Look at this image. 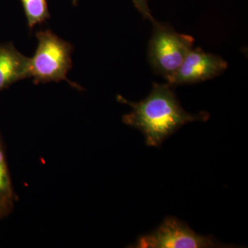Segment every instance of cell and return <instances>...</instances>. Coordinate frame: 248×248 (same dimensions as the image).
<instances>
[{"label": "cell", "instance_id": "cell-1", "mask_svg": "<svg viewBox=\"0 0 248 248\" xmlns=\"http://www.w3.org/2000/svg\"><path fill=\"white\" fill-rule=\"evenodd\" d=\"M172 88L168 83H153L148 97L139 102H130L122 96H117L118 102L132 108L130 113L123 116L124 123L140 130L148 146L159 147L185 124L197 121L206 122L210 118L207 112L196 115L186 112Z\"/></svg>", "mask_w": 248, "mask_h": 248}, {"label": "cell", "instance_id": "cell-2", "mask_svg": "<svg viewBox=\"0 0 248 248\" xmlns=\"http://www.w3.org/2000/svg\"><path fill=\"white\" fill-rule=\"evenodd\" d=\"M36 37L38 45L30 60V78L33 82L38 84L66 81L73 87L81 90L79 85L67 78L73 67V45L50 30L37 31Z\"/></svg>", "mask_w": 248, "mask_h": 248}, {"label": "cell", "instance_id": "cell-3", "mask_svg": "<svg viewBox=\"0 0 248 248\" xmlns=\"http://www.w3.org/2000/svg\"><path fill=\"white\" fill-rule=\"evenodd\" d=\"M153 35L148 48V59L153 71L168 80L177 71L191 49L195 39L179 33L169 24L152 21Z\"/></svg>", "mask_w": 248, "mask_h": 248}, {"label": "cell", "instance_id": "cell-4", "mask_svg": "<svg viewBox=\"0 0 248 248\" xmlns=\"http://www.w3.org/2000/svg\"><path fill=\"white\" fill-rule=\"evenodd\" d=\"M135 248H223L212 236L196 233L186 223L175 217H167L161 226L148 234L140 236Z\"/></svg>", "mask_w": 248, "mask_h": 248}, {"label": "cell", "instance_id": "cell-5", "mask_svg": "<svg viewBox=\"0 0 248 248\" xmlns=\"http://www.w3.org/2000/svg\"><path fill=\"white\" fill-rule=\"evenodd\" d=\"M228 67L227 62L218 55L192 48L177 71L167 80L168 84L174 87L203 82L222 74Z\"/></svg>", "mask_w": 248, "mask_h": 248}, {"label": "cell", "instance_id": "cell-6", "mask_svg": "<svg viewBox=\"0 0 248 248\" xmlns=\"http://www.w3.org/2000/svg\"><path fill=\"white\" fill-rule=\"evenodd\" d=\"M30 60L12 42L0 43V92L20 80L30 78Z\"/></svg>", "mask_w": 248, "mask_h": 248}, {"label": "cell", "instance_id": "cell-7", "mask_svg": "<svg viewBox=\"0 0 248 248\" xmlns=\"http://www.w3.org/2000/svg\"><path fill=\"white\" fill-rule=\"evenodd\" d=\"M16 201V195L6 162L4 146L0 139V220L12 212Z\"/></svg>", "mask_w": 248, "mask_h": 248}, {"label": "cell", "instance_id": "cell-8", "mask_svg": "<svg viewBox=\"0 0 248 248\" xmlns=\"http://www.w3.org/2000/svg\"><path fill=\"white\" fill-rule=\"evenodd\" d=\"M21 1L27 17L28 27L31 30L50 17L47 0H21Z\"/></svg>", "mask_w": 248, "mask_h": 248}, {"label": "cell", "instance_id": "cell-9", "mask_svg": "<svg viewBox=\"0 0 248 248\" xmlns=\"http://www.w3.org/2000/svg\"><path fill=\"white\" fill-rule=\"evenodd\" d=\"M134 6L138 10L139 12L143 16L145 19H150V20H154L153 16H152L151 10L148 7V0H132Z\"/></svg>", "mask_w": 248, "mask_h": 248}, {"label": "cell", "instance_id": "cell-10", "mask_svg": "<svg viewBox=\"0 0 248 248\" xmlns=\"http://www.w3.org/2000/svg\"><path fill=\"white\" fill-rule=\"evenodd\" d=\"M73 3H74V4H76L77 0H73Z\"/></svg>", "mask_w": 248, "mask_h": 248}]
</instances>
